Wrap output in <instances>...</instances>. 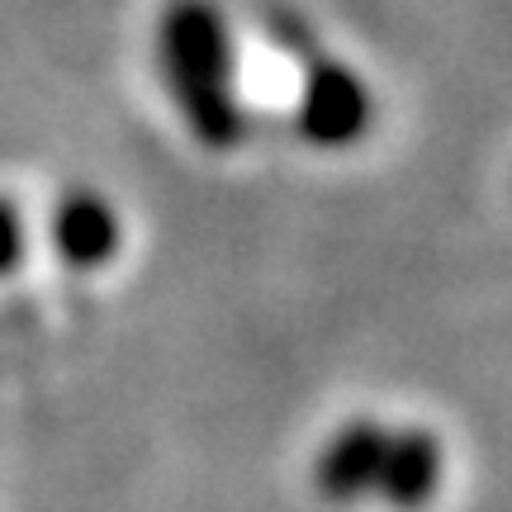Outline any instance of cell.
Here are the masks:
<instances>
[{
	"mask_svg": "<svg viewBox=\"0 0 512 512\" xmlns=\"http://www.w3.org/2000/svg\"><path fill=\"white\" fill-rule=\"evenodd\" d=\"M162 67L171 95L181 100L190 128L209 147H228L238 138V110L228 100V34L209 0H176L162 15Z\"/></svg>",
	"mask_w": 512,
	"mask_h": 512,
	"instance_id": "obj_1",
	"label": "cell"
},
{
	"mask_svg": "<svg viewBox=\"0 0 512 512\" xmlns=\"http://www.w3.org/2000/svg\"><path fill=\"white\" fill-rule=\"evenodd\" d=\"M366 119H370L366 86L351 72H342L337 62H318L309 72L304 110H299L304 138H309V143H323V147H342L366 128Z\"/></svg>",
	"mask_w": 512,
	"mask_h": 512,
	"instance_id": "obj_2",
	"label": "cell"
},
{
	"mask_svg": "<svg viewBox=\"0 0 512 512\" xmlns=\"http://www.w3.org/2000/svg\"><path fill=\"white\" fill-rule=\"evenodd\" d=\"M384 437H389V432L375 427V422H351V427H342L337 441H332L328 451H323V460H318V489L328 498H337V503L375 489Z\"/></svg>",
	"mask_w": 512,
	"mask_h": 512,
	"instance_id": "obj_3",
	"label": "cell"
},
{
	"mask_svg": "<svg viewBox=\"0 0 512 512\" xmlns=\"http://www.w3.org/2000/svg\"><path fill=\"white\" fill-rule=\"evenodd\" d=\"M437 470H441V451L427 432H399V437L389 432L380 456V475H375V494L413 508V503H422L437 489Z\"/></svg>",
	"mask_w": 512,
	"mask_h": 512,
	"instance_id": "obj_4",
	"label": "cell"
},
{
	"mask_svg": "<svg viewBox=\"0 0 512 512\" xmlns=\"http://www.w3.org/2000/svg\"><path fill=\"white\" fill-rule=\"evenodd\" d=\"M53 238L72 266H100L114 252V214L95 195H76L57 209Z\"/></svg>",
	"mask_w": 512,
	"mask_h": 512,
	"instance_id": "obj_5",
	"label": "cell"
},
{
	"mask_svg": "<svg viewBox=\"0 0 512 512\" xmlns=\"http://www.w3.org/2000/svg\"><path fill=\"white\" fill-rule=\"evenodd\" d=\"M19 256V219L10 204H0V271Z\"/></svg>",
	"mask_w": 512,
	"mask_h": 512,
	"instance_id": "obj_6",
	"label": "cell"
}]
</instances>
